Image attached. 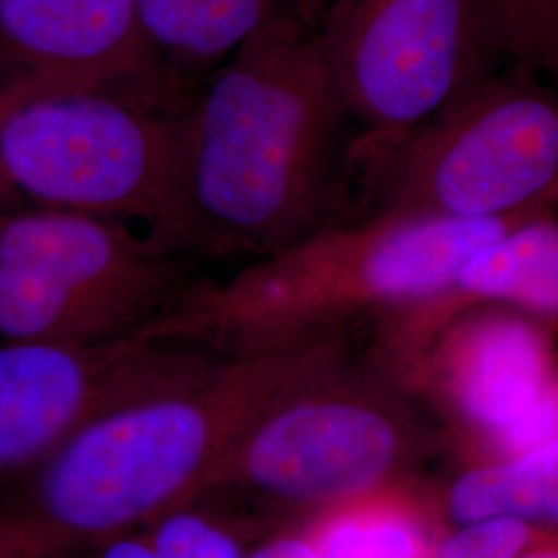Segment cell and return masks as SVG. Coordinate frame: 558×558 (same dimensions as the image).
<instances>
[{"instance_id":"cell-1","label":"cell","mask_w":558,"mask_h":558,"mask_svg":"<svg viewBox=\"0 0 558 558\" xmlns=\"http://www.w3.org/2000/svg\"><path fill=\"white\" fill-rule=\"evenodd\" d=\"M320 7L265 25L182 101L168 195L147 230L172 257L246 265L352 220L356 129Z\"/></svg>"},{"instance_id":"cell-2","label":"cell","mask_w":558,"mask_h":558,"mask_svg":"<svg viewBox=\"0 0 558 558\" xmlns=\"http://www.w3.org/2000/svg\"><path fill=\"white\" fill-rule=\"evenodd\" d=\"M348 352L338 329L223 356L197 379L83 426L0 507L32 521L62 555H89L211 495L260 416Z\"/></svg>"},{"instance_id":"cell-3","label":"cell","mask_w":558,"mask_h":558,"mask_svg":"<svg viewBox=\"0 0 558 558\" xmlns=\"http://www.w3.org/2000/svg\"><path fill=\"white\" fill-rule=\"evenodd\" d=\"M536 220L544 218L339 221L230 278L193 281L154 329L226 356L338 331L359 315L380 317L435 294L482 246Z\"/></svg>"},{"instance_id":"cell-4","label":"cell","mask_w":558,"mask_h":558,"mask_svg":"<svg viewBox=\"0 0 558 558\" xmlns=\"http://www.w3.org/2000/svg\"><path fill=\"white\" fill-rule=\"evenodd\" d=\"M354 216H558V85L509 64L416 126L352 147Z\"/></svg>"},{"instance_id":"cell-5","label":"cell","mask_w":558,"mask_h":558,"mask_svg":"<svg viewBox=\"0 0 558 558\" xmlns=\"http://www.w3.org/2000/svg\"><path fill=\"white\" fill-rule=\"evenodd\" d=\"M182 104L133 85L0 89V209L160 218Z\"/></svg>"},{"instance_id":"cell-6","label":"cell","mask_w":558,"mask_h":558,"mask_svg":"<svg viewBox=\"0 0 558 558\" xmlns=\"http://www.w3.org/2000/svg\"><path fill=\"white\" fill-rule=\"evenodd\" d=\"M184 263L135 223L0 209V339L98 343L137 336L193 286Z\"/></svg>"},{"instance_id":"cell-7","label":"cell","mask_w":558,"mask_h":558,"mask_svg":"<svg viewBox=\"0 0 558 558\" xmlns=\"http://www.w3.org/2000/svg\"><path fill=\"white\" fill-rule=\"evenodd\" d=\"M408 396L377 362L362 366L348 352L260 416L214 493L315 513L396 482L416 435Z\"/></svg>"},{"instance_id":"cell-8","label":"cell","mask_w":558,"mask_h":558,"mask_svg":"<svg viewBox=\"0 0 558 558\" xmlns=\"http://www.w3.org/2000/svg\"><path fill=\"white\" fill-rule=\"evenodd\" d=\"M319 32L356 137L408 131L511 64L486 0H323Z\"/></svg>"},{"instance_id":"cell-9","label":"cell","mask_w":558,"mask_h":558,"mask_svg":"<svg viewBox=\"0 0 558 558\" xmlns=\"http://www.w3.org/2000/svg\"><path fill=\"white\" fill-rule=\"evenodd\" d=\"M221 359L154 329L98 343L0 339V499L89 422Z\"/></svg>"},{"instance_id":"cell-10","label":"cell","mask_w":558,"mask_h":558,"mask_svg":"<svg viewBox=\"0 0 558 558\" xmlns=\"http://www.w3.org/2000/svg\"><path fill=\"white\" fill-rule=\"evenodd\" d=\"M557 323L484 308L447 327L399 377L439 412L463 463L558 437Z\"/></svg>"},{"instance_id":"cell-11","label":"cell","mask_w":558,"mask_h":558,"mask_svg":"<svg viewBox=\"0 0 558 558\" xmlns=\"http://www.w3.org/2000/svg\"><path fill=\"white\" fill-rule=\"evenodd\" d=\"M21 85L191 94L149 46L135 0H0V89Z\"/></svg>"},{"instance_id":"cell-12","label":"cell","mask_w":558,"mask_h":558,"mask_svg":"<svg viewBox=\"0 0 558 558\" xmlns=\"http://www.w3.org/2000/svg\"><path fill=\"white\" fill-rule=\"evenodd\" d=\"M484 308L558 325V216L527 221L488 242L435 294L377 317L375 362L399 379L447 327Z\"/></svg>"},{"instance_id":"cell-13","label":"cell","mask_w":558,"mask_h":558,"mask_svg":"<svg viewBox=\"0 0 558 558\" xmlns=\"http://www.w3.org/2000/svg\"><path fill=\"white\" fill-rule=\"evenodd\" d=\"M440 502L396 480L311 513L315 558H430L447 530Z\"/></svg>"},{"instance_id":"cell-14","label":"cell","mask_w":558,"mask_h":558,"mask_svg":"<svg viewBox=\"0 0 558 558\" xmlns=\"http://www.w3.org/2000/svg\"><path fill=\"white\" fill-rule=\"evenodd\" d=\"M439 502L449 525L509 519L530 527H555L558 437L518 453L463 463Z\"/></svg>"},{"instance_id":"cell-15","label":"cell","mask_w":558,"mask_h":558,"mask_svg":"<svg viewBox=\"0 0 558 558\" xmlns=\"http://www.w3.org/2000/svg\"><path fill=\"white\" fill-rule=\"evenodd\" d=\"M511 64L558 85V0H486Z\"/></svg>"},{"instance_id":"cell-16","label":"cell","mask_w":558,"mask_h":558,"mask_svg":"<svg viewBox=\"0 0 558 558\" xmlns=\"http://www.w3.org/2000/svg\"><path fill=\"white\" fill-rule=\"evenodd\" d=\"M145 534L161 558H246L248 550L232 525L195 505L163 513L147 523Z\"/></svg>"},{"instance_id":"cell-17","label":"cell","mask_w":558,"mask_h":558,"mask_svg":"<svg viewBox=\"0 0 558 558\" xmlns=\"http://www.w3.org/2000/svg\"><path fill=\"white\" fill-rule=\"evenodd\" d=\"M530 532V525L509 519L449 525L430 558H515Z\"/></svg>"},{"instance_id":"cell-18","label":"cell","mask_w":558,"mask_h":558,"mask_svg":"<svg viewBox=\"0 0 558 558\" xmlns=\"http://www.w3.org/2000/svg\"><path fill=\"white\" fill-rule=\"evenodd\" d=\"M0 558L71 557L62 555L32 521L7 507H0Z\"/></svg>"},{"instance_id":"cell-19","label":"cell","mask_w":558,"mask_h":558,"mask_svg":"<svg viewBox=\"0 0 558 558\" xmlns=\"http://www.w3.org/2000/svg\"><path fill=\"white\" fill-rule=\"evenodd\" d=\"M246 558H315L311 539L302 527L279 532L248 550Z\"/></svg>"},{"instance_id":"cell-20","label":"cell","mask_w":558,"mask_h":558,"mask_svg":"<svg viewBox=\"0 0 558 558\" xmlns=\"http://www.w3.org/2000/svg\"><path fill=\"white\" fill-rule=\"evenodd\" d=\"M92 558H161L154 542L145 530H133L106 539L96 550L89 553Z\"/></svg>"},{"instance_id":"cell-21","label":"cell","mask_w":558,"mask_h":558,"mask_svg":"<svg viewBox=\"0 0 558 558\" xmlns=\"http://www.w3.org/2000/svg\"><path fill=\"white\" fill-rule=\"evenodd\" d=\"M515 558H558V525L532 527Z\"/></svg>"}]
</instances>
